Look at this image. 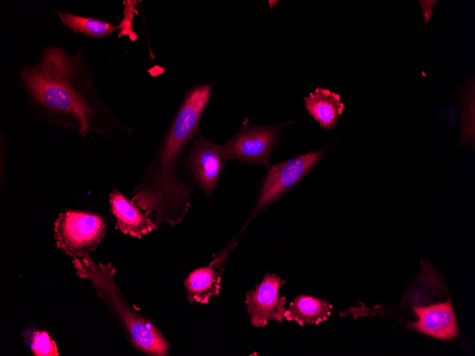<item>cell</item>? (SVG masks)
<instances>
[{"instance_id":"cell-10","label":"cell","mask_w":475,"mask_h":356,"mask_svg":"<svg viewBox=\"0 0 475 356\" xmlns=\"http://www.w3.org/2000/svg\"><path fill=\"white\" fill-rule=\"evenodd\" d=\"M109 204L116 228L125 234L140 239L159 227L131 198L117 189L109 194Z\"/></svg>"},{"instance_id":"cell-14","label":"cell","mask_w":475,"mask_h":356,"mask_svg":"<svg viewBox=\"0 0 475 356\" xmlns=\"http://www.w3.org/2000/svg\"><path fill=\"white\" fill-rule=\"evenodd\" d=\"M55 12L63 26L75 33L90 38H105L121 28L120 26L114 25L97 18L79 16L58 9Z\"/></svg>"},{"instance_id":"cell-3","label":"cell","mask_w":475,"mask_h":356,"mask_svg":"<svg viewBox=\"0 0 475 356\" xmlns=\"http://www.w3.org/2000/svg\"><path fill=\"white\" fill-rule=\"evenodd\" d=\"M71 263L78 278L90 282L96 294L115 315L134 347L149 355L169 354V343L159 329L127 302L116 284V269L111 263L96 261L90 254L73 257Z\"/></svg>"},{"instance_id":"cell-13","label":"cell","mask_w":475,"mask_h":356,"mask_svg":"<svg viewBox=\"0 0 475 356\" xmlns=\"http://www.w3.org/2000/svg\"><path fill=\"white\" fill-rule=\"evenodd\" d=\"M333 306L327 301L306 295L294 298L286 311L285 318L294 321L299 325H318L327 320L331 315Z\"/></svg>"},{"instance_id":"cell-4","label":"cell","mask_w":475,"mask_h":356,"mask_svg":"<svg viewBox=\"0 0 475 356\" xmlns=\"http://www.w3.org/2000/svg\"><path fill=\"white\" fill-rule=\"evenodd\" d=\"M107 231L105 219L90 212L66 210L53 225L58 249L71 258L89 254L103 241Z\"/></svg>"},{"instance_id":"cell-9","label":"cell","mask_w":475,"mask_h":356,"mask_svg":"<svg viewBox=\"0 0 475 356\" xmlns=\"http://www.w3.org/2000/svg\"><path fill=\"white\" fill-rule=\"evenodd\" d=\"M417 320L409 328L432 338L449 340L459 336V329L451 301L428 306H412Z\"/></svg>"},{"instance_id":"cell-7","label":"cell","mask_w":475,"mask_h":356,"mask_svg":"<svg viewBox=\"0 0 475 356\" xmlns=\"http://www.w3.org/2000/svg\"><path fill=\"white\" fill-rule=\"evenodd\" d=\"M225 161L221 146L213 143L198 131L184 163L192 182L206 195H210L218 183Z\"/></svg>"},{"instance_id":"cell-6","label":"cell","mask_w":475,"mask_h":356,"mask_svg":"<svg viewBox=\"0 0 475 356\" xmlns=\"http://www.w3.org/2000/svg\"><path fill=\"white\" fill-rule=\"evenodd\" d=\"M282 125L245 126L222 147L225 160L233 158L269 167V158Z\"/></svg>"},{"instance_id":"cell-2","label":"cell","mask_w":475,"mask_h":356,"mask_svg":"<svg viewBox=\"0 0 475 356\" xmlns=\"http://www.w3.org/2000/svg\"><path fill=\"white\" fill-rule=\"evenodd\" d=\"M206 99L191 92L171 121L153 158L130 193L131 199L158 226H175L191 208L192 185L179 173L181 156L198 133Z\"/></svg>"},{"instance_id":"cell-15","label":"cell","mask_w":475,"mask_h":356,"mask_svg":"<svg viewBox=\"0 0 475 356\" xmlns=\"http://www.w3.org/2000/svg\"><path fill=\"white\" fill-rule=\"evenodd\" d=\"M30 346L35 356H58L56 343L46 331L35 330L30 335Z\"/></svg>"},{"instance_id":"cell-11","label":"cell","mask_w":475,"mask_h":356,"mask_svg":"<svg viewBox=\"0 0 475 356\" xmlns=\"http://www.w3.org/2000/svg\"><path fill=\"white\" fill-rule=\"evenodd\" d=\"M222 257H217L208 266L195 269L186 277V297L191 304L207 303L220 293L221 274L217 265Z\"/></svg>"},{"instance_id":"cell-5","label":"cell","mask_w":475,"mask_h":356,"mask_svg":"<svg viewBox=\"0 0 475 356\" xmlns=\"http://www.w3.org/2000/svg\"><path fill=\"white\" fill-rule=\"evenodd\" d=\"M324 151L314 150L269 166L263 180L252 217L284 195L298 183L321 159Z\"/></svg>"},{"instance_id":"cell-1","label":"cell","mask_w":475,"mask_h":356,"mask_svg":"<svg viewBox=\"0 0 475 356\" xmlns=\"http://www.w3.org/2000/svg\"><path fill=\"white\" fill-rule=\"evenodd\" d=\"M37 62L21 67L19 82L36 117L82 137L130 133L104 101L80 50L48 44Z\"/></svg>"},{"instance_id":"cell-8","label":"cell","mask_w":475,"mask_h":356,"mask_svg":"<svg viewBox=\"0 0 475 356\" xmlns=\"http://www.w3.org/2000/svg\"><path fill=\"white\" fill-rule=\"evenodd\" d=\"M284 283L277 275L266 274L262 282L246 293L245 306L253 326L265 327L269 320L284 321L287 299L278 292Z\"/></svg>"},{"instance_id":"cell-12","label":"cell","mask_w":475,"mask_h":356,"mask_svg":"<svg viewBox=\"0 0 475 356\" xmlns=\"http://www.w3.org/2000/svg\"><path fill=\"white\" fill-rule=\"evenodd\" d=\"M306 108L321 128L329 130L335 128L344 104L339 95L323 88H316L304 98Z\"/></svg>"}]
</instances>
